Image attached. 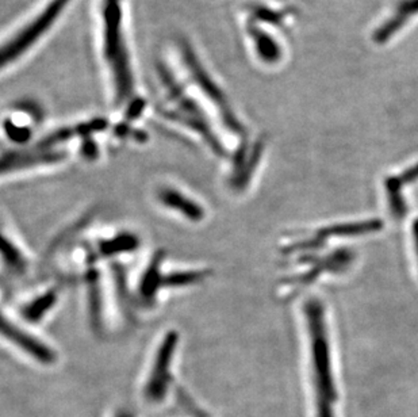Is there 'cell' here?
I'll return each mask as SVG.
<instances>
[{"mask_svg":"<svg viewBox=\"0 0 418 417\" xmlns=\"http://www.w3.org/2000/svg\"><path fill=\"white\" fill-rule=\"evenodd\" d=\"M104 47L107 61L111 65L117 88V98L122 100L131 93L133 80L129 70L127 53L121 34V0H106L104 3Z\"/></svg>","mask_w":418,"mask_h":417,"instance_id":"obj_1","label":"cell"},{"mask_svg":"<svg viewBox=\"0 0 418 417\" xmlns=\"http://www.w3.org/2000/svg\"><path fill=\"white\" fill-rule=\"evenodd\" d=\"M180 345V335L176 329L166 331L153 349L148 375L144 385V397L149 402H161L172 382V368Z\"/></svg>","mask_w":418,"mask_h":417,"instance_id":"obj_2","label":"cell"},{"mask_svg":"<svg viewBox=\"0 0 418 417\" xmlns=\"http://www.w3.org/2000/svg\"><path fill=\"white\" fill-rule=\"evenodd\" d=\"M1 335L7 343L41 366H53L58 359L57 349L53 345L14 317L3 316Z\"/></svg>","mask_w":418,"mask_h":417,"instance_id":"obj_3","label":"cell"},{"mask_svg":"<svg viewBox=\"0 0 418 417\" xmlns=\"http://www.w3.org/2000/svg\"><path fill=\"white\" fill-rule=\"evenodd\" d=\"M67 157L68 153L65 150L57 148L41 147L38 144L31 149L10 150L3 156L1 173L3 176H7L34 168L57 166L65 162Z\"/></svg>","mask_w":418,"mask_h":417,"instance_id":"obj_4","label":"cell"},{"mask_svg":"<svg viewBox=\"0 0 418 417\" xmlns=\"http://www.w3.org/2000/svg\"><path fill=\"white\" fill-rule=\"evenodd\" d=\"M68 1L70 0H51L49 6L45 8V11H42L40 14V17H37L34 19V22H31L24 31H21L13 42H10L7 47H4V49L1 52L3 67L6 64L17 60L19 54H22L24 52L29 49L30 45L34 44L41 37V34L45 33L49 29L50 25L58 18V15L65 8Z\"/></svg>","mask_w":418,"mask_h":417,"instance_id":"obj_5","label":"cell"},{"mask_svg":"<svg viewBox=\"0 0 418 417\" xmlns=\"http://www.w3.org/2000/svg\"><path fill=\"white\" fill-rule=\"evenodd\" d=\"M156 202L167 212L191 223H200L207 219L206 206L186 190L175 184H161L154 191Z\"/></svg>","mask_w":418,"mask_h":417,"instance_id":"obj_6","label":"cell"},{"mask_svg":"<svg viewBox=\"0 0 418 417\" xmlns=\"http://www.w3.org/2000/svg\"><path fill=\"white\" fill-rule=\"evenodd\" d=\"M182 50H183V57L186 58L187 67L190 70V72L193 74L194 81H197L198 86L200 87V90L209 97V99L218 107L220 113H221L222 120L225 125L233 132V133H239L243 134L244 133V126L236 118L233 110L229 107L225 97L222 95L220 88L216 86V83L209 77L207 72L203 71L202 65L198 61L197 56H194L193 50L190 49V47H187L186 44H182Z\"/></svg>","mask_w":418,"mask_h":417,"instance_id":"obj_7","label":"cell"},{"mask_svg":"<svg viewBox=\"0 0 418 417\" xmlns=\"http://www.w3.org/2000/svg\"><path fill=\"white\" fill-rule=\"evenodd\" d=\"M140 246V237L129 230L117 232L114 235L100 237L95 243L87 246L86 263L87 267H98L103 262L115 263L121 255H129Z\"/></svg>","mask_w":418,"mask_h":417,"instance_id":"obj_8","label":"cell"},{"mask_svg":"<svg viewBox=\"0 0 418 417\" xmlns=\"http://www.w3.org/2000/svg\"><path fill=\"white\" fill-rule=\"evenodd\" d=\"M263 143L257 141L250 147H243L233 157L232 171L229 173V187L241 193L246 190L249 182L253 179V175L259 167L260 159L263 156Z\"/></svg>","mask_w":418,"mask_h":417,"instance_id":"obj_9","label":"cell"},{"mask_svg":"<svg viewBox=\"0 0 418 417\" xmlns=\"http://www.w3.org/2000/svg\"><path fill=\"white\" fill-rule=\"evenodd\" d=\"M60 301V288L51 285L19 304L17 315L27 325L41 324L54 310Z\"/></svg>","mask_w":418,"mask_h":417,"instance_id":"obj_10","label":"cell"},{"mask_svg":"<svg viewBox=\"0 0 418 417\" xmlns=\"http://www.w3.org/2000/svg\"><path fill=\"white\" fill-rule=\"evenodd\" d=\"M90 324L95 332L104 331V288L103 275L97 267H88L84 275Z\"/></svg>","mask_w":418,"mask_h":417,"instance_id":"obj_11","label":"cell"},{"mask_svg":"<svg viewBox=\"0 0 418 417\" xmlns=\"http://www.w3.org/2000/svg\"><path fill=\"white\" fill-rule=\"evenodd\" d=\"M211 270L206 267L199 269H175L166 270L163 272L161 279V293L170 290H183L187 288H194L206 282L211 276Z\"/></svg>","mask_w":418,"mask_h":417,"instance_id":"obj_12","label":"cell"},{"mask_svg":"<svg viewBox=\"0 0 418 417\" xmlns=\"http://www.w3.org/2000/svg\"><path fill=\"white\" fill-rule=\"evenodd\" d=\"M1 262L3 269L11 278H22L30 267V260L24 248L7 232H3Z\"/></svg>","mask_w":418,"mask_h":417,"instance_id":"obj_13","label":"cell"},{"mask_svg":"<svg viewBox=\"0 0 418 417\" xmlns=\"http://www.w3.org/2000/svg\"><path fill=\"white\" fill-rule=\"evenodd\" d=\"M249 30L256 44L259 56H262V58L267 63L279 61L282 57V49L278 45V42L272 38V36L264 33L262 29H256V27H250Z\"/></svg>","mask_w":418,"mask_h":417,"instance_id":"obj_14","label":"cell"},{"mask_svg":"<svg viewBox=\"0 0 418 417\" xmlns=\"http://www.w3.org/2000/svg\"><path fill=\"white\" fill-rule=\"evenodd\" d=\"M4 130L8 136V139L15 144H25L26 141L30 139V130L26 126H18L14 123L6 121Z\"/></svg>","mask_w":418,"mask_h":417,"instance_id":"obj_15","label":"cell"},{"mask_svg":"<svg viewBox=\"0 0 418 417\" xmlns=\"http://www.w3.org/2000/svg\"><path fill=\"white\" fill-rule=\"evenodd\" d=\"M115 417H136L134 416V414L130 411V409H126V408H123V409H120L117 414H115Z\"/></svg>","mask_w":418,"mask_h":417,"instance_id":"obj_16","label":"cell"},{"mask_svg":"<svg viewBox=\"0 0 418 417\" xmlns=\"http://www.w3.org/2000/svg\"><path fill=\"white\" fill-rule=\"evenodd\" d=\"M417 243H418V229H417ZM418 251V249H417Z\"/></svg>","mask_w":418,"mask_h":417,"instance_id":"obj_17","label":"cell"}]
</instances>
